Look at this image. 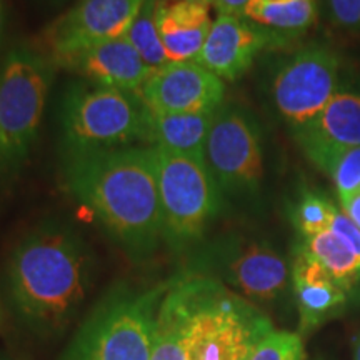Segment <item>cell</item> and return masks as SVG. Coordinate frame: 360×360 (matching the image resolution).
Returning a JSON list of instances; mask_svg holds the SVG:
<instances>
[{"mask_svg": "<svg viewBox=\"0 0 360 360\" xmlns=\"http://www.w3.org/2000/svg\"><path fill=\"white\" fill-rule=\"evenodd\" d=\"M62 184L130 257H150L164 240L152 147L64 152Z\"/></svg>", "mask_w": 360, "mask_h": 360, "instance_id": "6da1fadb", "label": "cell"}, {"mask_svg": "<svg viewBox=\"0 0 360 360\" xmlns=\"http://www.w3.org/2000/svg\"><path fill=\"white\" fill-rule=\"evenodd\" d=\"M96 278V255L70 225L45 222L22 238L7 264V294L34 334H64Z\"/></svg>", "mask_w": 360, "mask_h": 360, "instance_id": "7a4b0ae2", "label": "cell"}, {"mask_svg": "<svg viewBox=\"0 0 360 360\" xmlns=\"http://www.w3.org/2000/svg\"><path fill=\"white\" fill-rule=\"evenodd\" d=\"M169 283H117L90 309L60 360H150L157 314Z\"/></svg>", "mask_w": 360, "mask_h": 360, "instance_id": "3957f363", "label": "cell"}, {"mask_svg": "<svg viewBox=\"0 0 360 360\" xmlns=\"http://www.w3.org/2000/svg\"><path fill=\"white\" fill-rule=\"evenodd\" d=\"M191 289L187 360H247L272 326L249 300L210 277L186 272Z\"/></svg>", "mask_w": 360, "mask_h": 360, "instance_id": "277c9868", "label": "cell"}, {"mask_svg": "<svg viewBox=\"0 0 360 360\" xmlns=\"http://www.w3.org/2000/svg\"><path fill=\"white\" fill-rule=\"evenodd\" d=\"M148 109L139 94L77 84L60 109L64 152L147 146Z\"/></svg>", "mask_w": 360, "mask_h": 360, "instance_id": "5b68a950", "label": "cell"}, {"mask_svg": "<svg viewBox=\"0 0 360 360\" xmlns=\"http://www.w3.org/2000/svg\"><path fill=\"white\" fill-rule=\"evenodd\" d=\"M52 62L37 49L17 45L0 67V170L11 172L27 159L53 79Z\"/></svg>", "mask_w": 360, "mask_h": 360, "instance_id": "8992f818", "label": "cell"}, {"mask_svg": "<svg viewBox=\"0 0 360 360\" xmlns=\"http://www.w3.org/2000/svg\"><path fill=\"white\" fill-rule=\"evenodd\" d=\"M152 150L159 179L164 242L174 252L195 249L222 209L224 193L205 159L160 147Z\"/></svg>", "mask_w": 360, "mask_h": 360, "instance_id": "52a82bcc", "label": "cell"}, {"mask_svg": "<svg viewBox=\"0 0 360 360\" xmlns=\"http://www.w3.org/2000/svg\"><path fill=\"white\" fill-rule=\"evenodd\" d=\"M186 272L215 278L250 304H277L292 285L290 267L281 252L247 236L220 237L202 247Z\"/></svg>", "mask_w": 360, "mask_h": 360, "instance_id": "ba28073f", "label": "cell"}, {"mask_svg": "<svg viewBox=\"0 0 360 360\" xmlns=\"http://www.w3.org/2000/svg\"><path fill=\"white\" fill-rule=\"evenodd\" d=\"M204 159L224 195H254L264 182V142L257 120L237 103L215 110Z\"/></svg>", "mask_w": 360, "mask_h": 360, "instance_id": "9c48e42d", "label": "cell"}, {"mask_svg": "<svg viewBox=\"0 0 360 360\" xmlns=\"http://www.w3.org/2000/svg\"><path fill=\"white\" fill-rule=\"evenodd\" d=\"M340 57L328 45L297 49L274 72L270 97L292 132L309 124L340 90Z\"/></svg>", "mask_w": 360, "mask_h": 360, "instance_id": "30bf717a", "label": "cell"}, {"mask_svg": "<svg viewBox=\"0 0 360 360\" xmlns=\"http://www.w3.org/2000/svg\"><path fill=\"white\" fill-rule=\"evenodd\" d=\"M146 0H77L49 24L37 51L53 67H64L94 45L125 37Z\"/></svg>", "mask_w": 360, "mask_h": 360, "instance_id": "8fae6325", "label": "cell"}, {"mask_svg": "<svg viewBox=\"0 0 360 360\" xmlns=\"http://www.w3.org/2000/svg\"><path fill=\"white\" fill-rule=\"evenodd\" d=\"M294 40L247 17L219 13L195 62L224 82H236L264 51L285 47Z\"/></svg>", "mask_w": 360, "mask_h": 360, "instance_id": "7c38bea8", "label": "cell"}, {"mask_svg": "<svg viewBox=\"0 0 360 360\" xmlns=\"http://www.w3.org/2000/svg\"><path fill=\"white\" fill-rule=\"evenodd\" d=\"M137 94L155 114H202L225 102V82L195 60L169 62Z\"/></svg>", "mask_w": 360, "mask_h": 360, "instance_id": "4fadbf2b", "label": "cell"}, {"mask_svg": "<svg viewBox=\"0 0 360 360\" xmlns=\"http://www.w3.org/2000/svg\"><path fill=\"white\" fill-rule=\"evenodd\" d=\"M292 135L305 157L328 175L344 152L360 146V94L339 90L321 114Z\"/></svg>", "mask_w": 360, "mask_h": 360, "instance_id": "5bb4252c", "label": "cell"}, {"mask_svg": "<svg viewBox=\"0 0 360 360\" xmlns=\"http://www.w3.org/2000/svg\"><path fill=\"white\" fill-rule=\"evenodd\" d=\"M64 69L77 72L94 85L134 94L154 74V69L146 64L127 35L94 45L72 58Z\"/></svg>", "mask_w": 360, "mask_h": 360, "instance_id": "9a60e30c", "label": "cell"}, {"mask_svg": "<svg viewBox=\"0 0 360 360\" xmlns=\"http://www.w3.org/2000/svg\"><path fill=\"white\" fill-rule=\"evenodd\" d=\"M290 277L304 334L330 319L347 300V292L302 247L295 252Z\"/></svg>", "mask_w": 360, "mask_h": 360, "instance_id": "2e32d148", "label": "cell"}, {"mask_svg": "<svg viewBox=\"0 0 360 360\" xmlns=\"http://www.w3.org/2000/svg\"><path fill=\"white\" fill-rule=\"evenodd\" d=\"M155 22L169 62H187L200 53L214 20L207 4L155 0Z\"/></svg>", "mask_w": 360, "mask_h": 360, "instance_id": "e0dca14e", "label": "cell"}, {"mask_svg": "<svg viewBox=\"0 0 360 360\" xmlns=\"http://www.w3.org/2000/svg\"><path fill=\"white\" fill-rule=\"evenodd\" d=\"M191 289L187 274L170 278L157 314L150 360H187Z\"/></svg>", "mask_w": 360, "mask_h": 360, "instance_id": "ac0fdd59", "label": "cell"}, {"mask_svg": "<svg viewBox=\"0 0 360 360\" xmlns=\"http://www.w3.org/2000/svg\"><path fill=\"white\" fill-rule=\"evenodd\" d=\"M215 112L202 114H155L147 115V146L167 148L195 159H204L207 135Z\"/></svg>", "mask_w": 360, "mask_h": 360, "instance_id": "d6986e66", "label": "cell"}, {"mask_svg": "<svg viewBox=\"0 0 360 360\" xmlns=\"http://www.w3.org/2000/svg\"><path fill=\"white\" fill-rule=\"evenodd\" d=\"M300 247L321 262L345 292L360 282V255L332 231L302 238Z\"/></svg>", "mask_w": 360, "mask_h": 360, "instance_id": "ffe728a7", "label": "cell"}, {"mask_svg": "<svg viewBox=\"0 0 360 360\" xmlns=\"http://www.w3.org/2000/svg\"><path fill=\"white\" fill-rule=\"evenodd\" d=\"M245 17L267 29L299 39L317 20V0H295L289 4H264L250 0Z\"/></svg>", "mask_w": 360, "mask_h": 360, "instance_id": "44dd1931", "label": "cell"}, {"mask_svg": "<svg viewBox=\"0 0 360 360\" xmlns=\"http://www.w3.org/2000/svg\"><path fill=\"white\" fill-rule=\"evenodd\" d=\"M337 210L339 209L327 193L305 188L292 205V224L302 238L317 236L330 231Z\"/></svg>", "mask_w": 360, "mask_h": 360, "instance_id": "7402d4cb", "label": "cell"}, {"mask_svg": "<svg viewBox=\"0 0 360 360\" xmlns=\"http://www.w3.org/2000/svg\"><path fill=\"white\" fill-rule=\"evenodd\" d=\"M127 39L135 47V51L141 53L146 64L154 70L169 64V58L165 56L164 45H162L159 35V29H157L155 0H146L139 15L135 17L132 27H130Z\"/></svg>", "mask_w": 360, "mask_h": 360, "instance_id": "603a6c76", "label": "cell"}, {"mask_svg": "<svg viewBox=\"0 0 360 360\" xmlns=\"http://www.w3.org/2000/svg\"><path fill=\"white\" fill-rule=\"evenodd\" d=\"M247 360H305L302 339L285 330H270L257 342Z\"/></svg>", "mask_w": 360, "mask_h": 360, "instance_id": "cb8c5ba5", "label": "cell"}, {"mask_svg": "<svg viewBox=\"0 0 360 360\" xmlns=\"http://www.w3.org/2000/svg\"><path fill=\"white\" fill-rule=\"evenodd\" d=\"M328 177L334 180L340 205L360 192V146L349 148L339 157Z\"/></svg>", "mask_w": 360, "mask_h": 360, "instance_id": "d4e9b609", "label": "cell"}, {"mask_svg": "<svg viewBox=\"0 0 360 360\" xmlns=\"http://www.w3.org/2000/svg\"><path fill=\"white\" fill-rule=\"evenodd\" d=\"M330 24L342 32L360 34V0H326Z\"/></svg>", "mask_w": 360, "mask_h": 360, "instance_id": "484cf974", "label": "cell"}, {"mask_svg": "<svg viewBox=\"0 0 360 360\" xmlns=\"http://www.w3.org/2000/svg\"><path fill=\"white\" fill-rule=\"evenodd\" d=\"M330 231L337 237H340L355 254L360 255V229L340 209L337 210L334 222L330 225Z\"/></svg>", "mask_w": 360, "mask_h": 360, "instance_id": "4316f807", "label": "cell"}, {"mask_svg": "<svg viewBox=\"0 0 360 360\" xmlns=\"http://www.w3.org/2000/svg\"><path fill=\"white\" fill-rule=\"evenodd\" d=\"M249 4L250 0H214L212 6L219 13L245 17V11Z\"/></svg>", "mask_w": 360, "mask_h": 360, "instance_id": "83f0119b", "label": "cell"}, {"mask_svg": "<svg viewBox=\"0 0 360 360\" xmlns=\"http://www.w3.org/2000/svg\"><path fill=\"white\" fill-rule=\"evenodd\" d=\"M342 212H344L347 217L352 220V222L360 229V192L355 193L352 199L342 204Z\"/></svg>", "mask_w": 360, "mask_h": 360, "instance_id": "f1b7e54d", "label": "cell"}, {"mask_svg": "<svg viewBox=\"0 0 360 360\" xmlns=\"http://www.w3.org/2000/svg\"><path fill=\"white\" fill-rule=\"evenodd\" d=\"M4 25H6V4H4V0H0V44H2L4 37Z\"/></svg>", "mask_w": 360, "mask_h": 360, "instance_id": "f546056e", "label": "cell"}, {"mask_svg": "<svg viewBox=\"0 0 360 360\" xmlns=\"http://www.w3.org/2000/svg\"><path fill=\"white\" fill-rule=\"evenodd\" d=\"M259 2H264V4H289V2H295V0H259Z\"/></svg>", "mask_w": 360, "mask_h": 360, "instance_id": "4dcf8cb0", "label": "cell"}, {"mask_svg": "<svg viewBox=\"0 0 360 360\" xmlns=\"http://www.w3.org/2000/svg\"><path fill=\"white\" fill-rule=\"evenodd\" d=\"M0 360H22V359L12 357V355H8V354H4V352H0Z\"/></svg>", "mask_w": 360, "mask_h": 360, "instance_id": "1f68e13d", "label": "cell"}, {"mask_svg": "<svg viewBox=\"0 0 360 360\" xmlns=\"http://www.w3.org/2000/svg\"><path fill=\"white\" fill-rule=\"evenodd\" d=\"M193 2H200V4H207V6H212L214 0H193Z\"/></svg>", "mask_w": 360, "mask_h": 360, "instance_id": "d6a6232c", "label": "cell"}, {"mask_svg": "<svg viewBox=\"0 0 360 360\" xmlns=\"http://www.w3.org/2000/svg\"><path fill=\"white\" fill-rule=\"evenodd\" d=\"M355 360H360V344L357 345V352H355Z\"/></svg>", "mask_w": 360, "mask_h": 360, "instance_id": "836d02e7", "label": "cell"}, {"mask_svg": "<svg viewBox=\"0 0 360 360\" xmlns=\"http://www.w3.org/2000/svg\"><path fill=\"white\" fill-rule=\"evenodd\" d=\"M0 319H2V307H0Z\"/></svg>", "mask_w": 360, "mask_h": 360, "instance_id": "e575fe53", "label": "cell"}, {"mask_svg": "<svg viewBox=\"0 0 360 360\" xmlns=\"http://www.w3.org/2000/svg\"><path fill=\"white\" fill-rule=\"evenodd\" d=\"M56 2H64V0H56Z\"/></svg>", "mask_w": 360, "mask_h": 360, "instance_id": "d590c367", "label": "cell"}]
</instances>
